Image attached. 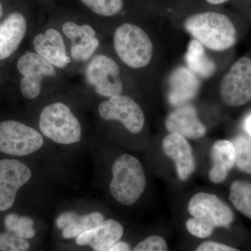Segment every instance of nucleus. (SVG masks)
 Returning a JSON list of instances; mask_svg holds the SVG:
<instances>
[{
	"mask_svg": "<svg viewBox=\"0 0 251 251\" xmlns=\"http://www.w3.org/2000/svg\"><path fill=\"white\" fill-rule=\"evenodd\" d=\"M192 218L186 221V228L198 238L209 237L218 227H228L234 220L232 209L215 195L198 193L188 203Z\"/></svg>",
	"mask_w": 251,
	"mask_h": 251,
	"instance_id": "f257e3e1",
	"label": "nucleus"
},
{
	"mask_svg": "<svg viewBox=\"0 0 251 251\" xmlns=\"http://www.w3.org/2000/svg\"><path fill=\"white\" fill-rule=\"evenodd\" d=\"M184 28L196 40L212 50H226L233 47L237 41V29L233 23L219 13L193 15L185 21Z\"/></svg>",
	"mask_w": 251,
	"mask_h": 251,
	"instance_id": "f03ea898",
	"label": "nucleus"
},
{
	"mask_svg": "<svg viewBox=\"0 0 251 251\" xmlns=\"http://www.w3.org/2000/svg\"><path fill=\"white\" fill-rule=\"evenodd\" d=\"M110 191L124 205L134 204L146 187V178L140 162L129 154L119 157L112 166Z\"/></svg>",
	"mask_w": 251,
	"mask_h": 251,
	"instance_id": "7ed1b4c3",
	"label": "nucleus"
},
{
	"mask_svg": "<svg viewBox=\"0 0 251 251\" xmlns=\"http://www.w3.org/2000/svg\"><path fill=\"white\" fill-rule=\"evenodd\" d=\"M113 44L119 58L130 68L146 67L152 58V43L148 34L135 25L125 23L117 27Z\"/></svg>",
	"mask_w": 251,
	"mask_h": 251,
	"instance_id": "20e7f679",
	"label": "nucleus"
},
{
	"mask_svg": "<svg viewBox=\"0 0 251 251\" xmlns=\"http://www.w3.org/2000/svg\"><path fill=\"white\" fill-rule=\"evenodd\" d=\"M39 128L54 143L72 145L80 141L82 128L70 108L61 102L50 104L41 112Z\"/></svg>",
	"mask_w": 251,
	"mask_h": 251,
	"instance_id": "39448f33",
	"label": "nucleus"
},
{
	"mask_svg": "<svg viewBox=\"0 0 251 251\" xmlns=\"http://www.w3.org/2000/svg\"><path fill=\"white\" fill-rule=\"evenodd\" d=\"M44 143L39 132L24 124L12 120L0 123V152L27 156L38 151Z\"/></svg>",
	"mask_w": 251,
	"mask_h": 251,
	"instance_id": "423d86ee",
	"label": "nucleus"
},
{
	"mask_svg": "<svg viewBox=\"0 0 251 251\" xmlns=\"http://www.w3.org/2000/svg\"><path fill=\"white\" fill-rule=\"evenodd\" d=\"M85 78L96 93L101 97L110 98L120 95L123 91L118 64L104 54H98L90 61L86 68Z\"/></svg>",
	"mask_w": 251,
	"mask_h": 251,
	"instance_id": "0eeeda50",
	"label": "nucleus"
},
{
	"mask_svg": "<svg viewBox=\"0 0 251 251\" xmlns=\"http://www.w3.org/2000/svg\"><path fill=\"white\" fill-rule=\"evenodd\" d=\"M220 93L229 106H242L251 100V59L243 57L234 63L221 81Z\"/></svg>",
	"mask_w": 251,
	"mask_h": 251,
	"instance_id": "6e6552de",
	"label": "nucleus"
},
{
	"mask_svg": "<svg viewBox=\"0 0 251 251\" xmlns=\"http://www.w3.org/2000/svg\"><path fill=\"white\" fill-rule=\"evenodd\" d=\"M56 67L36 52H27L18 59L17 69L22 75L21 92L25 98L33 100L41 92L42 80L57 75Z\"/></svg>",
	"mask_w": 251,
	"mask_h": 251,
	"instance_id": "1a4fd4ad",
	"label": "nucleus"
},
{
	"mask_svg": "<svg viewBox=\"0 0 251 251\" xmlns=\"http://www.w3.org/2000/svg\"><path fill=\"white\" fill-rule=\"evenodd\" d=\"M99 115L104 120H117L133 134L139 133L145 125V115L141 107L133 99L116 95L99 104Z\"/></svg>",
	"mask_w": 251,
	"mask_h": 251,
	"instance_id": "9d476101",
	"label": "nucleus"
},
{
	"mask_svg": "<svg viewBox=\"0 0 251 251\" xmlns=\"http://www.w3.org/2000/svg\"><path fill=\"white\" fill-rule=\"evenodd\" d=\"M31 173L22 162L16 159L0 161V211L14 204L18 190L29 181Z\"/></svg>",
	"mask_w": 251,
	"mask_h": 251,
	"instance_id": "9b49d317",
	"label": "nucleus"
},
{
	"mask_svg": "<svg viewBox=\"0 0 251 251\" xmlns=\"http://www.w3.org/2000/svg\"><path fill=\"white\" fill-rule=\"evenodd\" d=\"M123 234V227L118 221L104 220L97 227L77 236L75 242L79 246H89L94 251H108L120 242Z\"/></svg>",
	"mask_w": 251,
	"mask_h": 251,
	"instance_id": "f8f14e48",
	"label": "nucleus"
},
{
	"mask_svg": "<svg viewBox=\"0 0 251 251\" xmlns=\"http://www.w3.org/2000/svg\"><path fill=\"white\" fill-rule=\"evenodd\" d=\"M165 125L171 133H177L188 139H199L206 134V127L200 121L192 105L177 107L166 117Z\"/></svg>",
	"mask_w": 251,
	"mask_h": 251,
	"instance_id": "ddd939ff",
	"label": "nucleus"
},
{
	"mask_svg": "<svg viewBox=\"0 0 251 251\" xmlns=\"http://www.w3.org/2000/svg\"><path fill=\"white\" fill-rule=\"evenodd\" d=\"M165 153L175 162L176 173L181 181L186 180L196 169L192 148L186 138L177 133H170L163 140Z\"/></svg>",
	"mask_w": 251,
	"mask_h": 251,
	"instance_id": "4468645a",
	"label": "nucleus"
},
{
	"mask_svg": "<svg viewBox=\"0 0 251 251\" xmlns=\"http://www.w3.org/2000/svg\"><path fill=\"white\" fill-rule=\"evenodd\" d=\"M200 87L201 82L196 74L188 68H176L169 79L168 102L176 108L186 105L196 97Z\"/></svg>",
	"mask_w": 251,
	"mask_h": 251,
	"instance_id": "2eb2a0df",
	"label": "nucleus"
},
{
	"mask_svg": "<svg viewBox=\"0 0 251 251\" xmlns=\"http://www.w3.org/2000/svg\"><path fill=\"white\" fill-rule=\"evenodd\" d=\"M33 46L36 53L52 64L54 67L64 68L72 62L67 55L64 39L57 29L49 28L45 32L34 37Z\"/></svg>",
	"mask_w": 251,
	"mask_h": 251,
	"instance_id": "dca6fc26",
	"label": "nucleus"
},
{
	"mask_svg": "<svg viewBox=\"0 0 251 251\" xmlns=\"http://www.w3.org/2000/svg\"><path fill=\"white\" fill-rule=\"evenodd\" d=\"M27 25L25 18L18 12L11 13L0 25V60L9 57L21 44Z\"/></svg>",
	"mask_w": 251,
	"mask_h": 251,
	"instance_id": "f3484780",
	"label": "nucleus"
},
{
	"mask_svg": "<svg viewBox=\"0 0 251 251\" xmlns=\"http://www.w3.org/2000/svg\"><path fill=\"white\" fill-rule=\"evenodd\" d=\"M103 221L104 216L100 212L80 216L75 211H64L57 218L55 224L57 228L62 229L64 239H72L97 227Z\"/></svg>",
	"mask_w": 251,
	"mask_h": 251,
	"instance_id": "a211bd4d",
	"label": "nucleus"
},
{
	"mask_svg": "<svg viewBox=\"0 0 251 251\" xmlns=\"http://www.w3.org/2000/svg\"><path fill=\"white\" fill-rule=\"evenodd\" d=\"M212 166L209 173V179L221 183L227 177L235 165V148L232 142L221 140L213 145L211 150Z\"/></svg>",
	"mask_w": 251,
	"mask_h": 251,
	"instance_id": "6ab92c4d",
	"label": "nucleus"
},
{
	"mask_svg": "<svg viewBox=\"0 0 251 251\" xmlns=\"http://www.w3.org/2000/svg\"><path fill=\"white\" fill-rule=\"evenodd\" d=\"M184 59L188 69L198 77L209 78L216 72L215 63L208 57L204 46L196 39L188 44Z\"/></svg>",
	"mask_w": 251,
	"mask_h": 251,
	"instance_id": "aec40b11",
	"label": "nucleus"
},
{
	"mask_svg": "<svg viewBox=\"0 0 251 251\" xmlns=\"http://www.w3.org/2000/svg\"><path fill=\"white\" fill-rule=\"evenodd\" d=\"M229 200L238 211L251 219V182L236 181L232 183Z\"/></svg>",
	"mask_w": 251,
	"mask_h": 251,
	"instance_id": "412c9836",
	"label": "nucleus"
},
{
	"mask_svg": "<svg viewBox=\"0 0 251 251\" xmlns=\"http://www.w3.org/2000/svg\"><path fill=\"white\" fill-rule=\"evenodd\" d=\"M34 221L28 216H19L14 213L8 214L4 219L6 231L14 232L23 239H31L35 236Z\"/></svg>",
	"mask_w": 251,
	"mask_h": 251,
	"instance_id": "4be33fe9",
	"label": "nucleus"
},
{
	"mask_svg": "<svg viewBox=\"0 0 251 251\" xmlns=\"http://www.w3.org/2000/svg\"><path fill=\"white\" fill-rule=\"evenodd\" d=\"M235 148V166L239 171L251 174V140L244 135H238L232 140Z\"/></svg>",
	"mask_w": 251,
	"mask_h": 251,
	"instance_id": "5701e85b",
	"label": "nucleus"
},
{
	"mask_svg": "<svg viewBox=\"0 0 251 251\" xmlns=\"http://www.w3.org/2000/svg\"><path fill=\"white\" fill-rule=\"evenodd\" d=\"M62 31L67 37L72 41V44H84L96 38V31L89 25H79L69 21L63 25Z\"/></svg>",
	"mask_w": 251,
	"mask_h": 251,
	"instance_id": "b1692460",
	"label": "nucleus"
},
{
	"mask_svg": "<svg viewBox=\"0 0 251 251\" xmlns=\"http://www.w3.org/2000/svg\"><path fill=\"white\" fill-rule=\"evenodd\" d=\"M81 1L96 14L106 17L118 14L124 6L122 0H81Z\"/></svg>",
	"mask_w": 251,
	"mask_h": 251,
	"instance_id": "393cba45",
	"label": "nucleus"
},
{
	"mask_svg": "<svg viewBox=\"0 0 251 251\" xmlns=\"http://www.w3.org/2000/svg\"><path fill=\"white\" fill-rule=\"evenodd\" d=\"M29 248L27 239L14 232H0V251H26Z\"/></svg>",
	"mask_w": 251,
	"mask_h": 251,
	"instance_id": "a878e982",
	"label": "nucleus"
},
{
	"mask_svg": "<svg viewBox=\"0 0 251 251\" xmlns=\"http://www.w3.org/2000/svg\"><path fill=\"white\" fill-rule=\"evenodd\" d=\"M99 41L97 37L90 42L84 44H72L71 55L75 62H85L92 57L99 46Z\"/></svg>",
	"mask_w": 251,
	"mask_h": 251,
	"instance_id": "bb28decb",
	"label": "nucleus"
},
{
	"mask_svg": "<svg viewBox=\"0 0 251 251\" xmlns=\"http://www.w3.org/2000/svg\"><path fill=\"white\" fill-rule=\"evenodd\" d=\"M133 251H168V247L163 238L150 236L140 242Z\"/></svg>",
	"mask_w": 251,
	"mask_h": 251,
	"instance_id": "cd10ccee",
	"label": "nucleus"
},
{
	"mask_svg": "<svg viewBox=\"0 0 251 251\" xmlns=\"http://www.w3.org/2000/svg\"><path fill=\"white\" fill-rule=\"evenodd\" d=\"M196 251H240L224 244L214 242H205L201 244Z\"/></svg>",
	"mask_w": 251,
	"mask_h": 251,
	"instance_id": "c85d7f7f",
	"label": "nucleus"
},
{
	"mask_svg": "<svg viewBox=\"0 0 251 251\" xmlns=\"http://www.w3.org/2000/svg\"><path fill=\"white\" fill-rule=\"evenodd\" d=\"M108 251H131V249L127 243L119 242Z\"/></svg>",
	"mask_w": 251,
	"mask_h": 251,
	"instance_id": "c756f323",
	"label": "nucleus"
},
{
	"mask_svg": "<svg viewBox=\"0 0 251 251\" xmlns=\"http://www.w3.org/2000/svg\"><path fill=\"white\" fill-rule=\"evenodd\" d=\"M244 129L251 138V112L246 117L244 122Z\"/></svg>",
	"mask_w": 251,
	"mask_h": 251,
	"instance_id": "7c9ffc66",
	"label": "nucleus"
},
{
	"mask_svg": "<svg viewBox=\"0 0 251 251\" xmlns=\"http://www.w3.org/2000/svg\"><path fill=\"white\" fill-rule=\"evenodd\" d=\"M206 1L211 4H221L228 1V0H206Z\"/></svg>",
	"mask_w": 251,
	"mask_h": 251,
	"instance_id": "2f4dec72",
	"label": "nucleus"
},
{
	"mask_svg": "<svg viewBox=\"0 0 251 251\" xmlns=\"http://www.w3.org/2000/svg\"><path fill=\"white\" fill-rule=\"evenodd\" d=\"M3 15V7L2 4H1V1H0V18H1ZM1 25V24H0Z\"/></svg>",
	"mask_w": 251,
	"mask_h": 251,
	"instance_id": "473e14b6",
	"label": "nucleus"
},
{
	"mask_svg": "<svg viewBox=\"0 0 251 251\" xmlns=\"http://www.w3.org/2000/svg\"></svg>",
	"mask_w": 251,
	"mask_h": 251,
	"instance_id": "72a5a7b5",
	"label": "nucleus"
}]
</instances>
